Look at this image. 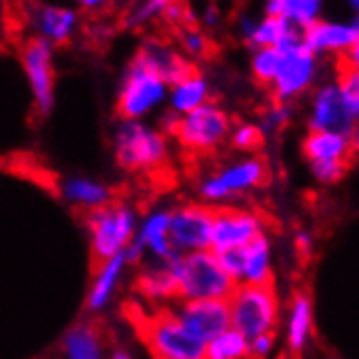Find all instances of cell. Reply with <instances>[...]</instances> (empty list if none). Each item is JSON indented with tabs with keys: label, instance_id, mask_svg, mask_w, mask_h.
<instances>
[{
	"label": "cell",
	"instance_id": "1f68e13d",
	"mask_svg": "<svg viewBox=\"0 0 359 359\" xmlns=\"http://www.w3.org/2000/svg\"><path fill=\"white\" fill-rule=\"evenodd\" d=\"M292 116H294L292 104L274 100L272 104H268V107L262 111L259 122H257V129L262 131L264 137L266 135H274V133H279L283 126L292 120Z\"/></svg>",
	"mask_w": 359,
	"mask_h": 359
},
{
	"label": "cell",
	"instance_id": "7a4b0ae2",
	"mask_svg": "<svg viewBox=\"0 0 359 359\" xmlns=\"http://www.w3.org/2000/svg\"><path fill=\"white\" fill-rule=\"evenodd\" d=\"M268 179V165L257 155H240L229 159L216 170L207 172L198 185L196 192L203 205L211 209L236 207L238 201L259 189Z\"/></svg>",
	"mask_w": 359,
	"mask_h": 359
},
{
	"label": "cell",
	"instance_id": "7c38bea8",
	"mask_svg": "<svg viewBox=\"0 0 359 359\" xmlns=\"http://www.w3.org/2000/svg\"><path fill=\"white\" fill-rule=\"evenodd\" d=\"M218 262L236 285H270L274 283V248L268 233H262L238 250H226Z\"/></svg>",
	"mask_w": 359,
	"mask_h": 359
},
{
	"label": "cell",
	"instance_id": "4316f807",
	"mask_svg": "<svg viewBox=\"0 0 359 359\" xmlns=\"http://www.w3.org/2000/svg\"><path fill=\"white\" fill-rule=\"evenodd\" d=\"M137 53L146 59V63H149L168 86H172V83L181 81L189 72H194L192 63H189L181 53L161 44V41H146Z\"/></svg>",
	"mask_w": 359,
	"mask_h": 359
},
{
	"label": "cell",
	"instance_id": "ba28073f",
	"mask_svg": "<svg viewBox=\"0 0 359 359\" xmlns=\"http://www.w3.org/2000/svg\"><path fill=\"white\" fill-rule=\"evenodd\" d=\"M231 126H233V120L229 111L218 102L209 100L198 109L181 116L172 135L185 151L209 155L226 144Z\"/></svg>",
	"mask_w": 359,
	"mask_h": 359
},
{
	"label": "cell",
	"instance_id": "e0dca14e",
	"mask_svg": "<svg viewBox=\"0 0 359 359\" xmlns=\"http://www.w3.org/2000/svg\"><path fill=\"white\" fill-rule=\"evenodd\" d=\"M301 41L318 59L329 55L344 57L351 48L359 46V20L357 15H351V20L320 18L301 33Z\"/></svg>",
	"mask_w": 359,
	"mask_h": 359
},
{
	"label": "cell",
	"instance_id": "7bdbcfd3",
	"mask_svg": "<svg viewBox=\"0 0 359 359\" xmlns=\"http://www.w3.org/2000/svg\"><path fill=\"white\" fill-rule=\"evenodd\" d=\"M342 3H344L346 7H351L353 15H357V9H359V0H342Z\"/></svg>",
	"mask_w": 359,
	"mask_h": 359
},
{
	"label": "cell",
	"instance_id": "cb8c5ba5",
	"mask_svg": "<svg viewBox=\"0 0 359 359\" xmlns=\"http://www.w3.org/2000/svg\"><path fill=\"white\" fill-rule=\"evenodd\" d=\"M355 151H357V137H348L333 131H307V135L301 142V153L307 163H320V161L351 163Z\"/></svg>",
	"mask_w": 359,
	"mask_h": 359
},
{
	"label": "cell",
	"instance_id": "d590c367",
	"mask_svg": "<svg viewBox=\"0 0 359 359\" xmlns=\"http://www.w3.org/2000/svg\"><path fill=\"white\" fill-rule=\"evenodd\" d=\"M181 48L185 53V59L187 57H192V59L205 57L209 50V37L201 29H185L181 33Z\"/></svg>",
	"mask_w": 359,
	"mask_h": 359
},
{
	"label": "cell",
	"instance_id": "ab89813d",
	"mask_svg": "<svg viewBox=\"0 0 359 359\" xmlns=\"http://www.w3.org/2000/svg\"><path fill=\"white\" fill-rule=\"evenodd\" d=\"M109 359H137V355L133 351H129L126 346H114L109 348Z\"/></svg>",
	"mask_w": 359,
	"mask_h": 359
},
{
	"label": "cell",
	"instance_id": "74e56055",
	"mask_svg": "<svg viewBox=\"0 0 359 359\" xmlns=\"http://www.w3.org/2000/svg\"><path fill=\"white\" fill-rule=\"evenodd\" d=\"M294 248L301 257H309L313 252V233L307 229H299L297 233H294Z\"/></svg>",
	"mask_w": 359,
	"mask_h": 359
},
{
	"label": "cell",
	"instance_id": "44dd1931",
	"mask_svg": "<svg viewBox=\"0 0 359 359\" xmlns=\"http://www.w3.org/2000/svg\"><path fill=\"white\" fill-rule=\"evenodd\" d=\"M126 270H129V264H126L124 255H116L111 259L96 264V272H94L88 297H86L88 311L100 313L114 303V299L120 292V285L124 283Z\"/></svg>",
	"mask_w": 359,
	"mask_h": 359
},
{
	"label": "cell",
	"instance_id": "4dcf8cb0",
	"mask_svg": "<svg viewBox=\"0 0 359 359\" xmlns=\"http://www.w3.org/2000/svg\"><path fill=\"white\" fill-rule=\"evenodd\" d=\"M264 140L266 137L262 135L255 122H240L231 126L226 144H231V149L242 155H255V151L262 149Z\"/></svg>",
	"mask_w": 359,
	"mask_h": 359
},
{
	"label": "cell",
	"instance_id": "8fae6325",
	"mask_svg": "<svg viewBox=\"0 0 359 359\" xmlns=\"http://www.w3.org/2000/svg\"><path fill=\"white\" fill-rule=\"evenodd\" d=\"M170 209L172 207H153L140 216L135 238L124 250L129 268L142 266L144 262L170 264L177 257L170 244Z\"/></svg>",
	"mask_w": 359,
	"mask_h": 359
},
{
	"label": "cell",
	"instance_id": "484cf974",
	"mask_svg": "<svg viewBox=\"0 0 359 359\" xmlns=\"http://www.w3.org/2000/svg\"><path fill=\"white\" fill-rule=\"evenodd\" d=\"M209 100H211V83L207 81V76L198 72H189L181 81L172 83L170 90H168L165 109L177 116H185Z\"/></svg>",
	"mask_w": 359,
	"mask_h": 359
},
{
	"label": "cell",
	"instance_id": "f1b7e54d",
	"mask_svg": "<svg viewBox=\"0 0 359 359\" xmlns=\"http://www.w3.org/2000/svg\"><path fill=\"white\" fill-rule=\"evenodd\" d=\"M203 359H250L248 340L236 329H226L205 344Z\"/></svg>",
	"mask_w": 359,
	"mask_h": 359
},
{
	"label": "cell",
	"instance_id": "d6a6232c",
	"mask_svg": "<svg viewBox=\"0 0 359 359\" xmlns=\"http://www.w3.org/2000/svg\"><path fill=\"white\" fill-rule=\"evenodd\" d=\"M309 175L313 177L316 183L320 185H337L346 175L351 163L344 161H320V163H307Z\"/></svg>",
	"mask_w": 359,
	"mask_h": 359
},
{
	"label": "cell",
	"instance_id": "5b68a950",
	"mask_svg": "<svg viewBox=\"0 0 359 359\" xmlns=\"http://www.w3.org/2000/svg\"><path fill=\"white\" fill-rule=\"evenodd\" d=\"M226 305L231 329L242 333L246 340L264 333H277L283 318L281 297L274 283L236 285V290L226 299Z\"/></svg>",
	"mask_w": 359,
	"mask_h": 359
},
{
	"label": "cell",
	"instance_id": "ffe728a7",
	"mask_svg": "<svg viewBox=\"0 0 359 359\" xmlns=\"http://www.w3.org/2000/svg\"><path fill=\"white\" fill-rule=\"evenodd\" d=\"M283 331H285V344L294 355H301L311 346L316 333V313H313V301L307 292L292 294L283 318Z\"/></svg>",
	"mask_w": 359,
	"mask_h": 359
},
{
	"label": "cell",
	"instance_id": "9a60e30c",
	"mask_svg": "<svg viewBox=\"0 0 359 359\" xmlns=\"http://www.w3.org/2000/svg\"><path fill=\"white\" fill-rule=\"evenodd\" d=\"M214 209L196 203H181L170 209V244L177 255L209 250Z\"/></svg>",
	"mask_w": 359,
	"mask_h": 359
},
{
	"label": "cell",
	"instance_id": "30bf717a",
	"mask_svg": "<svg viewBox=\"0 0 359 359\" xmlns=\"http://www.w3.org/2000/svg\"><path fill=\"white\" fill-rule=\"evenodd\" d=\"M20 66L31 94V102L39 116H48L57 100V70H55V46L48 41L31 37L20 53Z\"/></svg>",
	"mask_w": 359,
	"mask_h": 359
},
{
	"label": "cell",
	"instance_id": "8992f818",
	"mask_svg": "<svg viewBox=\"0 0 359 359\" xmlns=\"http://www.w3.org/2000/svg\"><path fill=\"white\" fill-rule=\"evenodd\" d=\"M140 216L142 214L131 203L118 198L92 211V214H86L90 252L96 264L116 255H124V250L135 238Z\"/></svg>",
	"mask_w": 359,
	"mask_h": 359
},
{
	"label": "cell",
	"instance_id": "b9f144b4",
	"mask_svg": "<svg viewBox=\"0 0 359 359\" xmlns=\"http://www.w3.org/2000/svg\"><path fill=\"white\" fill-rule=\"evenodd\" d=\"M168 18H170V20H179L181 15H183V7L179 5V0H177V3H172L170 7H168L165 11H163Z\"/></svg>",
	"mask_w": 359,
	"mask_h": 359
},
{
	"label": "cell",
	"instance_id": "f546056e",
	"mask_svg": "<svg viewBox=\"0 0 359 359\" xmlns=\"http://www.w3.org/2000/svg\"><path fill=\"white\" fill-rule=\"evenodd\" d=\"M281 61V48H255L250 53V74L257 83L270 88Z\"/></svg>",
	"mask_w": 359,
	"mask_h": 359
},
{
	"label": "cell",
	"instance_id": "7402d4cb",
	"mask_svg": "<svg viewBox=\"0 0 359 359\" xmlns=\"http://www.w3.org/2000/svg\"><path fill=\"white\" fill-rule=\"evenodd\" d=\"M137 297L151 309H163L177 301V285L168 264L144 262L135 277Z\"/></svg>",
	"mask_w": 359,
	"mask_h": 359
},
{
	"label": "cell",
	"instance_id": "9c48e42d",
	"mask_svg": "<svg viewBox=\"0 0 359 359\" xmlns=\"http://www.w3.org/2000/svg\"><path fill=\"white\" fill-rule=\"evenodd\" d=\"M318 76H320V59L313 53H309L301 39L290 46H283L277 74H274L270 83L272 98L277 102L292 104L294 100H299L301 96L309 94L318 86Z\"/></svg>",
	"mask_w": 359,
	"mask_h": 359
},
{
	"label": "cell",
	"instance_id": "f35d334b",
	"mask_svg": "<svg viewBox=\"0 0 359 359\" xmlns=\"http://www.w3.org/2000/svg\"><path fill=\"white\" fill-rule=\"evenodd\" d=\"M111 3V0H74V5L86 9V11H98L102 7H107Z\"/></svg>",
	"mask_w": 359,
	"mask_h": 359
},
{
	"label": "cell",
	"instance_id": "277c9868",
	"mask_svg": "<svg viewBox=\"0 0 359 359\" xmlns=\"http://www.w3.org/2000/svg\"><path fill=\"white\" fill-rule=\"evenodd\" d=\"M168 90L170 86L146 63V59L135 53L122 72L116 111L120 120H149L153 114L165 109Z\"/></svg>",
	"mask_w": 359,
	"mask_h": 359
},
{
	"label": "cell",
	"instance_id": "603a6c76",
	"mask_svg": "<svg viewBox=\"0 0 359 359\" xmlns=\"http://www.w3.org/2000/svg\"><path fill=\"white\" fill-rule=\"evenodd\" d=\"M59 194L70 207L92 214V211L109 205L114 201V189L104 181L86 175H72L59 183Z\"/></svg>",
	"mask_w": 359,
	"mask_h": 359
},
{
	"label": "cell",
	"instance_id": "60d3db41",
	"mask_svg": "<svg viewBox=\"0 0 359 359\" xmlns=\"http://www.w3.org/2000/svg\"><path fill=\"white\" fill-rule=\"evenodd\" d=\"M218 22H220L218 11H216L214 7H209V9L205 11V25H207V27H218Z\"/></svg>",
	"mask_w": 359,
	"mask_h": 359
},
{
	"label": "cell",
	"instance_id": "d6986e66",
	"mask_svg": "<svg viewBox=\"0 0 359 359\" xmlns=\"http://www.w3.org/2000/svg\"><path fill=\"white\" fill-rule=\"evenodd\" d=\"M238 35L242 37L244 44L255 50V48H283L294 41L301 39V31L290 27L285 20L274 18V15H240L238 18Z\"/></svg>",
	"mask_w": 359,
	"mask_h": 359
},
{
	"label": "cell",
	"instance_id": "8d00e7d4",
	"mask_svg": "<svg viewBox=\"0 0 359 359\" xmlns=\"http://www.w3.org/2000/svg\"><path fill=\"white\" fill-rule=\"evenodd\" d=\"M277 348V333H264L248 340V355L250 359H268Z\"/></svg>",
	"mask_w": 359,
	"mask_h": 359
},
{
	"label": "cell",
	"instance_id": "e575fe53",
	"mask_svg": "<svg viewBox=\"0 0 359 359\" xmlns=\"http://www.w3.org/2000/svg\"><path fill=\"white\" fill-rule=\"evenodd\" d=\"M177 0H142V5H137L131 15H129V27H142L146 22H151L157 15H161L168 7H170Z\"/></svg>",
	"mask_w": 359,
	"mask_h": 359
},
{
	"label": "cell",
	"instance_id": "3957f363",
	"mask_svg": "<svg viewBox=\"0 0 359 359\" xmlns=\"http://www.w3.org/2000/svg\"><path fill=\"white\" fill-rule=\"evenodd\" d=\"M177 285V299L201 301V299H222L226 301L236 290V281L229 277L218 255L211 250L185 252L168 264Z\"/></svg>",
	"mask_w": 359,
	"mask_h": 359
},
{
	"label": "cell",
	"instance_id": "2e32d148",
	"mask_svg": "<svg viewBox=\"0 0 359 359\" xmlns=\"http://www.w3.org/2000/svg\"><path fill=\"white\" fill-rule=\"evenodd\" d=\"M175 318L201 342H209L211 337L231 327L229 305L222 299H201V301H181L177 299L165 307Z\"/></svg>",
	"mask_w": 359,
	"mask_h": 359
},
{
	"label": "cell",
	"instance_id": "836d02e7",
	"mask_svg": "<svg viewBox=\"0 0 359 359\" xmlns=\"http://www.w3.org/2000/svg\"><path fill=\"white\" fill-rule=\"evenodd\" d=\"M335 81H337V86H340V92H342L346 107L351 109L353 116L359 118V68L346 66Z\"/></svg>",
	"mask_w": 359,
	"mask_h": 359
},
{
	"label": "cell",
	"instance_id": "4fadbf2b",
	"mask_svg": "<svg viewBox=\"0 0 359 359\" xmlns=\"http://www.w3.org/2000/svg\"><path fill=\"white\" fill-rule=\"evenodd\" d=\"M359 118L351 114L342 98L337 81H325L311 90L309 111H307V131H333L348 137H357Z\"/></svg>",
	"mask_w": 359,
	"mask_h": 359
},
{
	"label": "cell",
	"instance_id": "d4e9b609",
	"mask_svg": "<svg viewBox=\"0 0 359 359\" xmlns=\"http://www.w3.org/2000/svg\"><path fill=\"white\" fill-rule=\"evenodd\" d=\"M63 359H109V348L100 329L92 323H76L61 340Z\"/></svg>",
	"mask_w": 359,
	"mask_h": 359
},
{
	"label": "cell",
	"instance_id": "83f0119b",
	"mask_svg": "<svg viewBox=\"0 0 359 359\" xmlns=\"http://www.w3.org/2000/svg\"><path fill=\"white\" fill-rule=\"evenodd\" d=\"M327 0H266L264 15L281 18L297 31H305L316 20H320Z\"/></svg>",
	"mask_w": 359,
	"mask_h": 359
},
{
	"label": "cell",
	"instance_id": "6da1fadb",
	"mask_svg": "<svg viewBox=\"0 0 359 359\" xmlns=\"http://www.w3.org/2000/svg\"><path fill=\"white\" fill-rule=\"evenodd\" d=\"M116 163L129 175H153L170 159V137L146 120H120L111 135Z\"/></svg>",
	"mask_w": 359,
	"mask_h": 359
},
{
	"label": "cell",
	"instance_id": "52a82bcc",
	"mask_svg": "<svg viewBox=\"0 0 359 359\" xmlns=\"http://www.w3.org/2000/svg\"><path fill=\"white\" fill-rule=\"evenodd\" d=\"M140 335L153 359H203L205 355V342L189 333L165 307L142 316Z\"/></svg>",
	"mask_w": 359,
	"mask_h": 359
},
{
	"label": "cell",
	"instance_id": "ac0fdd59",
	"mask_svg": "<svg viewBox=\"0 0 359 359\" xmlns=\"http://www.w3.org/2000/svg\"><path fill=\"white\" fill-rule=\"evenodd\" d=\"M27 25L33 31V37L48 41L50 46H63L76 35L81 15L74 7L35 3L27 13Z\"/></svg>",
	"mask_w": 359,
	"mask_h": 359
},
{
	"label": "cell",
	"instance_id": "5bb4252c",
	"mask_svg": "<svg viewBox=\"0 0 359 359\" xmlns=\"http://www.w3.org/2000/svg\"><path fill=\"white\" fill-rule=\"evenodd\" d=\"M266 233V220L252 209L244 207H222L214 209L211 224V246L209 250L220 255L226 250H238Z\"/></svg>",
	"mask_w": 359,
	"mask_h": 359
}]
</instances>
